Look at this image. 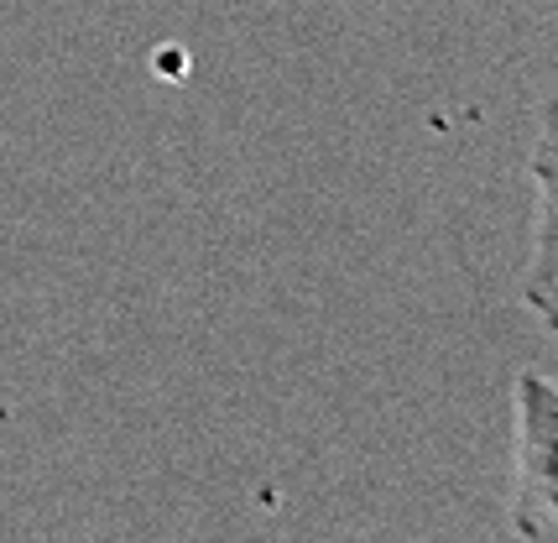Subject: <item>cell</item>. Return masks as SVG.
I'll list each match as a JSON object with an SVG mask.
<instances>
[{
    "label": "cell",
    "instance_id": "6da1fadb",
    "mask_svg": "<svg viewBox=\"0 0 558 543\" xmlns=\"http://www.w3.org/2000/svg\"><path fill=\"white\" fill-rule=\"evenodd\" d=\"M507 528L522 543H558V382L543 371H517L511 382Z\"/></svg>",
    "mask_w": 558,
    "mask_h": 543
},
{
    "label": "cell",
    "instance_id": "7a4b0ae2",
    "mask_svg": "<svg viewBox=\"0 0 558 543\" xmlns=\"http://www.w3.org/2000/svg\"><path fill=\"white\" fill-rule=\"evenodd\" d=\"M527 178L537 189V204H533V246H527V262H522L517 293H522V309L558 335V99H548L543 116H537Z\"/></svg>",
    "mask_w": 558,
    "mask_h": 543
}]
</instances>
